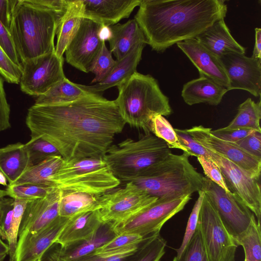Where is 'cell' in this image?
Returning a JSON list of instances; mask_svg holds the SVG:
<instances>
[{"label":"cell","mask_w":261,"mask_h":261,"mask_svg":"<svg viewBox=\"0 0 261 261\" xmlns=\"http://www.w3.org/2000/svg\"><path fill=\"white\" fill-rule=\"evenodd\" d=\"M7 196H8V194L6 190L0 189V200Z\"/></svg>","instance_id":"57"},{"label":"cell","mask_w":261,"mask_h":261,"mask_svg":"<svg viewBox=\"0 0 261 261\" xmlns=\"http://www.w3.org/2000/svg\"><path fill=\"white\" fill-rule=\"evenodd\" d=\"M208 150L211 159L219 167L229 191L253 213L257 218V221L260 223L261 190L259 179L250 177L226 158Z\"/></svg>","instance_id":"13"},{"label":"cell","mask_w":261,"mask_h":261,"mask_svg":"<svg viewBox=\"0 0 261 261\" xmlns=\"http://www.w3.org/2000/svg\"><path fill=\"white\" fill-rule=\"evenodd\" d=\"M150 132L164 141L170 149H180L188 154L186 148L180 143L174 128L163 116L158 115L153 118L150 126Z\"/></svg>","instance_id":"35"},{"label":"cell","mask_w":261,"mask_h":261,"mask_svg":"<svg viewBox=\"0 0 261 261\" xmlns=\"http://www.w3.org/2000/svg\"><path fill=\"white\" fill-rule=\"evenodd\" d=\"M139 6L134 19L157 52L195 39L227 11L223 0H141Z\"/></svg>","instance_id":"2"},{"label":"cell","mask_w":261,"mask_h":261,"mask_svg":"<svg viewBox=\"0 0 261 261\" xmlns=\"http://www.w3.org/2000/svg\"><path fill=\"white\" fill-rule=\"evenodd\" d=\"M69 218L58 217L43 229L18 237L14 261H41L54 243Z\"/></svg>","instance_id":"17"},{"label":"cell","mask_w":261,"mask_h":261,"mask_svg":"<svg viewBox=\"0 0 261 261\" xmlns=\"http://www.w3.org/2000/svg\"><path fill=\"white\" fill-rule=\"evenodd\" d=\"M145 238L135 233H122L115 237L95 251L106 252L122 249L140 244Z\"/></svg>","instance_id":"40"},{"label":"cell","mask_w":261,"mask_h":261,"mask_svg":"<svg viewBox=\"0 0 261 261\" xmlns=\"http://www.w3.org/2000/svg\"><path fill=\"white\" fill-rule=\"evenodd\" d=\"M57 188L33 184L8 185L6 189L8 196L13 199L28 201L46 196Z\"/></svg>","instance_id":"36"},{"label":"cell","mask_w":261,"mask_h":261,"mask_svg":"<svg viewBox=\"0 0 261 261\" xmlns=\"http://www.w3.org/2000/svg\"><path fill=\"white\" fill-rule=\"evenodd\" d=\"M24 147L29 155L30 166L37 165L49 156L60 155L53 145L38 136L31 137L24 144Z\"/></svg>","instance_id":"37"},{"label":"cell","mask_w":261,"mask_h":261,"mask_svg":"<svg viewBox=\"0 0 261 261\" xmlns=\"http://www.w3.org/2000/svg\"><path fill=\"white\" fill-rule=\"evenodd\" d=\"M100 195L63 191L59 205V216L70 218L80 213L100 208Z\"/></svg>","instance_id":"30"},{"label":"cell","mask_w":261,"mask_h":261,"mask_svg":"<svg viewBox=\"0 0 261 261\" xmlns=\"http://www.w3.org/2000/svg\"><path fill=\"white\" fill-rule=\"evenodd\" d=\"M101 25L83 18L76 33L65 50L67 63L79 70L89 72L91 64L105 42L98 36Z\"/></svg>","instance_id":"15"},{"label":"cell","mask_w":261,"mask_h":261,"mask_svg":"<svg viewBox=\"0 0 261 261\" xmlns=\"http://www.w3.org/2000/svg\"><path fill=\"white\" fill-rule=\"evenodd\" d=\"M197 158L203 169L205 177L224 189L226 192H230L218 165L211 158L208 159L203 156Z\"/></svg>","instance_id":"45"},{"label":"cell","mask_w":261,"mask_h":261,"mask_svg":"<svg viewBox=\"0 0 261 261\" xmlns=\"http://www.w3.org/2000/svg\"><path fill=\"white\" fill-rule=\"evenodd\" d=\"M99 198L100 208L98 212L102 222L113 224L129 219L158 199L132 182L112 189Z\"/></svg>","instance_id":"8"},{"label":"cell","mask_w":261,"mask_h":261,"mask_svg":"<svg viewBox=\"0 0 261 261\" xmlns=\"http://www.w3.org/2000/svg\"><path fill=\"white\" fill-rule=\"evenodd\" d=\"M186 130L204 147L226 158L250 177L259 179L261 159L250 154L234 142L215 137L212 134L210 128L198 125Z\"/></svg>","instance_id":"14"},{"label":"cell","mask_w":261,"mask_h":261,"mask_svg":"<svg viewBox=\"0 0 261 261\" xmlns=\"http://www.w3.org/2000/svg\"><path fill=\"white\" fill-rule=\"evenodd\" d=\"M234 143L250 154L261 159V132L254 131Z\"/></svg>","instance_id":"46"},{"label":"cell","mask_w":261,"mask_h":261,"mask_svg":"<svg viewBox=\"0 0 261 261\" xmlns=\"http://www.w3.org/2000/svg\"><path fill=\"white\" fill-rule=\"evenodd\" d=\"M176 44L197 68L199 76L210 79L228 88L229 80L219 57L195 39L186 40Z\"/></svg>","instance_id":"20"},{"label":"cell","mask_w":261,"mask_h":261,"mask_svg":"<svg viewBox=\"0 0 261 261\" xmlns=\"http://www.w3.org/2000/svg\"><path fill=\"white\" fill-rule=\"evenodd\" d=\"M62 17L30 0H16L9 31L21 63L55 51L54 38Z\"/></svg>","instance_id":"3"},{"label":"cell","mask_w":261,"mask_h":261,"mask_svg":"<svg viewBox=\"0 0 261 261\" xmlns=\"http://www.w3.org/2000/svg\"><path fill=\"white\" fill-rule=\"evenodd\" d=\"M7 181L5 175L0 171V185L7 187Z\"/></svg>","instance_id":"55"},{"label":"cell","mask_w":261,"mask_h":261,"mask_svg":"<svg viewBox=\"0 0 261 261\" xmlns=\"http://www.w3.org/2000/svg\"><path fill=\"white\" fill-rule=\"evenodd\" d=\"M91 93L84 90L81 84L70 81L66 77L56 84L45 93L38 97L36 105H51L70 102Z\"/></svg>","instance_id":"29"},{"label":"cell","mask_w":261,"mask_h":261,"mask_svg":"<svg viewBox=\"0 0 261 261\" xmlns=\"http://www.w3.org/2000/svg\"><path fill=\"white\" fill-rule=\"evenodd\" d=\"M8 254L7 253L0 254V261H4L6 256Z\"/></svg>","instance_id":"58"},{"label":"cell","mask_w":261,"mask_h":261,"mask_svg":"<svg viewBox=\"0 0 261 261\" xmlns=\"http://www.w3.org/2000/svg\"><path fill=\"white\" fill-rule=\"evenodd\" d=\"M4 78L0 74V132L10 127V108L7 100Z\"/></svg>","instance_id":"48"},{"label":"cell","mask_w":261,"mask_h":261,"mask_svg":"<svg viewBox=\"0 0 261 261\" xmlns=\"http://www.w3.org/2000/svg\"><path fill=\"white\" fill-rule=\"evenodd\" d=\"M16 2V0H0V21L8 30Z\"/></svg>","instance_id":"51"},{"label":"cell","mask_w":261,"mask_h":261,"mask_svg":"<svg viewBox=\"0 0 261 261\" xmlns=\"http://www.w3.org/2000/svg\"><path fill=\"white\" fill-rule=\"evenodd\" d=\"M210 51L220 58L230 53L245 54L246 48L232 36L224 19L208 27L195 38Z\"/></svg>","instance_id":"23"},{"label":"cell","mask_w":261,"mask_h":261,"mask_svg":"<svg viewBox=\"0 0 261 261\" xmlns=\"http://www.w3.org/2000/svg\"><path fill=\"white\" fill-rule=\"evenodd\" d=\"M117 234L112 223H102L90 239L55 249L50 246L43 254L41 261H75L94 252Z\"/></svg>","instance_id":"19"},{"label":"cell","mask_w":261,"mask_h":261,"mask_svg":"<svg viewBox=\"0 0 261 261\" xmlns=\"http://www.w3.org/2000/svg\"><path fill=\"white\" fill-rule=\"evenodd\" d=\"M115 99L121 116L131 127L150 133L153 118L168 116L172 109L169 98L161 91L158 81L150 74L137 71L117 86Z\"/></svg>","instance_id":"4"},{"label":"cell","mask_w":261,"mask_h":261,"mask_svg":"<svg viewBox=\"0 0 261 261\" xmlns=\"http://www.w3.org/2000/svg\"><path fill=\"white\" fill-rule=\"evenodd\" d=\"M98 36L102 41H109L112 36V31L110 26L101 25L99 30Z\"/></svg>","instance_id":"53"},{"label":"cell","mask_w":261,"mask_h":261,"mask_svg":"<svg viewBox=\"0 0 261 261\" xmlns=\"http://www.w3.org/2000/svg\"><path fill=\"white\" fill-rule=\"evenodd\" d=\"M51 183L62 191L101 195L121 182L103 158H89L64 161Z\"/></svg>","instance_id":"7"},{"label":"cell","mask_w":261,"mask_h":261,"mask_svg":"<svg viewBox=\"0 0 261 261\" xmlns=\"http://www.w3.org/2000/svg\"><path fill=\"white\" fill-rule=\"evenodd\" d=\"M3 212V198L0 200V226Z\"/></svg>","instance_id":"56"},{"label":"cell","mask_w":261,"mask_h":261,"mask_svg":"<svg viewBox=\"0 0 261 261\" xmlns=\"http://www.w3.org/2000/svg\"><path fill=\"white\" fill-rule=\"evenodd\" d=\"M140 244L113 251L106 252L94 251L75 261H125L128 257L135 253Z\"/></svg>","instance_id":"41"},{"label":"cell","mask_w":261,"mask_h":261,"mask_svg":"<svg viewBox=\"0 0 261 261\" xmlns=\"http://www.w3.org/2000/svg\"><path fill=\"white\" fill-rule=\"evenodd\" d=\"M229 80L228 91H248L258 97L261 94V60L245 54L230 53L219 58Z\"/></svg>","instance_id":"16"},{"label":"cell","mask_w":261,"mask_h":261,"mask_svg":"<svg viewBox=\"0 0 261 261\" xmlns=\"http://www.w3.org/2000/svg\"><path fill=\"white\" fill-rule=\"evenodd\" d=\"M34 5L54 11L62 16L65 13L69 0H30Z\"/></svg>","instance_id":"50"},{"label":"cell","mask_w":261,"mask_h":261,"mask_svg":"<svg viewBox=\"0 0 261 261\" xmlns=\"http://www.w3.org/2000/svg\"><path fill=\"white\" fill-rule=\"evenodd\" d=\"M198 193V197L195 202L188 220L181 244L179 247L176 250L177 253L176 256H177L181 254L195 233L197 227L200 210L204 196V192L202 191H199Z\"/></svg>","instance_id":"42"},{"label":"cell","mask_w":261,"mask_h":261,"mask_svg":"<svg viewBox=\"0 0 261 261\" xmlns=\"http://www.w3.org/2000/svg\"><path fill=\"white\" fill-rule=\"evenodd\" d=\"M25 123L31 137L49 142L65 162L103 158L126 124L115 100L100 93L65 103L34 104L28 110Z\"/></svg>","instance_id":"1"},{"label":"cell","mask_w":261,"mask_h":261,"mask_svg":"<svg viewBox=\"0 0 261 261\" xmlns=\"http://www.w3.org/2000/svg\"><path fill=\"white\" fill-rule=\"evenodd\" d=\"M8 246L3 241L0 235V254L7 253L8 254Z\"/></svg>","instance_id":"54"},{"label":"cell","mask_w":261,"mask_h":261,"mask_svg":"<svg viewBox=\"0 0 261 261\" xmlns=\"http://www.w3.org/2000/svg\"><path fill=\"white\" fill-rule=\"evenodd\" d=\"M62 193V191L56 188L43 197L28 201L18 237L27 232H36L59 217V205Z\"/></svg>","instance_id":"18"},{"label":"cell","mask_w":261,"mask_h":261,"mask_svg":"<svg viewBox=\"0 0 261 261\" xmlns=\"http://www.w3.org/2000/svg\"><path fill=\"white\" fill-rule=\"evenodd\" d=\"M112 54L103 42L101 49L89 69V72H92L95 75L91 84L101 82L110 73L116 61L113 58Z\"/></svg>","instance_id":"39"},{"label":"cell","mask_w":261,"mask_h":261,"mask_svg":"<svg viewBox=\"0 0 261 261\" xmlns=\"http://www.w3.org/2000/svg\"><path fill=\"white\" fill-rule=\"evenodd\" d=\"M190 155L170 153L154 164L146 176L134 183L161 199L180 198L202 191L203 177L190 163Z\"/></svg>","instance_id":"6"},{"label":"cell","mask_w":261,"mask_h":261,"mask_svg":"<svg viewBox=\"0 0 261 261\" xmlns=\"http://www.w3.org/2000/svg\"><path fill=\"white\" fill-rule=\"evenodd\" d=\"M64 161L60 155L49 156L39 164L29 167L11 185L33 184L54 187L51 180Z\"/></svg>","instance_id":"31"},{"label":"cell","mask_w":261,"mask_h":261,"mask_svg":"<svg viewBox=\"0 0 261 261\" xmlns=\"http://www.w3.org/2000/svg\"><path fill=\"white\" fill-rule=\"evenodd\" d=\"M83 18L82 0H69L67 10L60 20L57 32L55 53L63 58L65 50L76 33Z\"/></svg>","instance_id":"27"},{"label":"cell","mask_w":261,"mask_h":261,"mask_svg":"<svg viewBox=\"0 0 261 261\" xmlns=\"http://www.w3.org/2000/svg\"><path fill=\"white\" fill-rule=\"evenodd\" d=\"M141 0H82L83 18L107 26L128 18Z\"/></svg>","instance_id":"21"},{"label":"cell","mask_w":261,"mask_h":261,"mask_svg":"<svg viewBox=\"0 0 261 261\" xmlns=\"http://www.w3.org/2000/svg\"><path fill=\"white\" fill-rule=\"evenodd\" d=\"M110 27L112 31L111 38L108 41L110 50L116 60L122 59L135 45L147 44L145 36L135 19Z\"/></svg>","instance_id":"26"},{"label":"cell","mask_w":261,"mask_h":261,"mask_svg":"<svg viewBox=\"0 0 261 261\" xmlns=\"http://www.w3.org/2000/svg\"><path fill=\"white\" fill-rule=\"evenodd\" d=\"M30 166L24 144L20 142L0 148V171L11 185Z\"/></svg>","instance_id":"28"},{"label":"cell","mask_w":261,"mask_h":261,"mask_svg":"<svg viewBox=\"0 0 261 261\" xmlns=\"http://www.w3.org/2000/svg\"><path fill=\"white\" fill-rule=\"evenodd\" d=\"M172 261H210L198 225L181 254L175 256Z\"/></svg>","instance_id":"38"},{"label":"cell","mask_w":261,"mask_h":261,"mask_svg":"<svg viewBox=\"0 0 261 261\" xmlns=\"http://www.w3.org/2000/svg\"><path fill=\"white\" fill-rule=\"evenodd\" d=\"M64 58L55 51L21 63L19 84L22 92L39 96L66 77L63 71Z\"/></svg>","instance_id":"12"},{"label":"cell","mask_w":261,"mask_h":261,"mask_svg":"<svg viewBox=\"0 0 261 261\" xmlns=\"http://www.w3.org/2000/svg\"><path fill=\"white\" fill-rule=\"evenodd\" d=\"M233 239L238 246L243 247L245 258L249 261H261L260 223L255 217L243 233Z\"/></svg>","instance_id":"33"},{"label":"cell","mask_w":261,"mask_h":261,"mask_svg":"<svg viewBox=\"0 0 261 261\" xmlns=\"http://www.w3.org/2000/svg\"><path fill=\"white\" fill-rule=\"evenodd\" d=\"M102 222L98 210L84 212L70 217L55 243L63 247L93 237Z\"/></svg>","instance_id":"24"},{"label":"cell","mask_w":261,"mask_h":261,"mask_svg":"<svg viewBox=\"0 0 261 261\" xmlns=\"http://www.w3.org/2000/svg\"><path fill=\"white\" fill-rule=\"evenodd\" d=\"M244 261H249L248 259L245 257Z\"/></svg>","instance_id":"59"},{"label":"cell","mask_w":261,"mask_h":261,"mask_svg":"<svg viewBox=\"0 0 261 261\" xmlns=\"http://www.w3.org/2000/svg\"><path fill=\"white\" fill-rule=\"evenodd\" d=\"M172 153L166 143L151 133L138 140L127 138L112 144L103 159L121 182L144 178L150 168Z\"/></svg>","instance_id":"5"},{"label":"cell","mask_w":261,"mask_h":261,"mask_svg":"<svg viewBox=\"0 0 261 261\" xmlns=\"http://www.w3.org/2000/svg\"><path fill=\"white\" fill-rule=\"evenodd\" d=\"M166 245L167 241L160 234L147 237L125 261H160L165 253Z\"/></svg>","instance_id":"34"},{"label":"cell","mask_w":261,"mask_h":261,"mask_svg":"<svg viewBox=\"0 0 261 261\" xmlns=\"http://www.w3.org/2000/svg\"><path fill=\"white\" fill-rule=\"evenodd\" d=\"M261 102H255L248 98L238 108L237 113L225 127L229 129H245L261 132Z\"/></svg>","instance_id":"32"},{"label":"cell","mask_w":261,"mask_h":261,"mask_svg":"<svg viewBox=\"0 0 261 261\" xmlns=\"http://www.w3.org/2000/svg\"><path fill=\"white\" fill-rule=\"evenodd\" d=\"M227 88L214 81L204 76L190 81L185 84L181 91V96L188 105L204 103L217 106Z\"/></svg>","instance_id":"25"},{"label":"cell","mask_w":261,"mask_h":261,"mask_svg":"<svg viewBox=\"0 0 261 261\" xmlns=\"http://www.w3.org/2000/svg\"><path fill=\"white\" fill-rule=\"evenodd\" d=\"M255 41L252 58L261 60V29H255Z\"/></svg>","instance_id":"52"},{"label":"cell","mask_w":261,"mask_h":261,"mask_svg":"<svg viewBox=\"0 0 261 261\" xmlns=\"http://www.w3.org/2000/svg\"><path fill=\"white\" fill-rule=\"evenodd\" d=\"M254 130L245 129H229L225 127L212 130V134L215 137L224 141L236 142Z\"/></svg>","instance_id":"49"},{"label":"cell","mask_w":261,"mask_h":261,"mask_svg":"<svg viewBox=\"0 0 261 261\" xmlns=\"http://www.w3.org/2000/svg\"><path fill=\"white\" fill-rule=\"evenodd\" d=\"M145 45L144 43L135 45L122 59L116 60L112 70L103 80L93 85H81L82 87L91 93L101 94L110 88L118 86L137 71Z\"/></svg>","instance_id":"22"},{"label":"cell","mask_w":261,"mask_h":261,"mask_svg":"<svg viewBox=\"0 0 261 261\" xmlns=\"http://www.w3.org/2000/svg\"><path fill=\"white\" fill-rule=\"evenodd\" d=\"M191 195L172 199H158L152 204L121 223L113 224L117 234L130 233L144 238L160 234L165 223L182 211Z\"/></svg>","instance_id":"9"},{"label":"cell","mask_w":261,"mask_h":261,"mask_svg":"<svg viewBox=\"0 0 261 261\" xmlns=\"http://www.w3.org/2000/svg\"><path fill=\"white\" fill-rule=\"evenodd\" d=\"M0 46L13 62L21 67V62L16 52L9 31L1 21Z\"/></svg>","instance_id":"47"},{"label":"cell","mask_w":261,"mask_h":261,"mask_svg":"<svg viewBox=\"0 0 261 261\" xmlns=\"http://www.w3.org/2000/svg\"><path fill=\"white\" fill-rule=\"evenodd\" d=\"M198 225L210 261H236L238 246L204 193Z\"/></svg>","instance_id":"10"},{"label":"cell","mask_w":261,"mask_h":261,"mask_svg":"<svg viewBox=\"0 0 261 261\" xmlns=\"http://www.w3.org/2000/svg\"><path fill=\"white\" fill-rule=\"evenodd\" d=\"M22 68L9 58L0 46V74L8 83L19 84Z\"/></svg>","instance_id":"44"},{"label":"cell","mask_w":261,"mask_h":261,"mask_svg":"<svg viewBox=\"0 0 261 261\" xmlns=\"http://www.w3.org/2000/svg\"><path fill=\"white\" fill-rule=\"evenodd\" d=\"M177 138L188 151L190 156L210 159L208 150L196 141L186 129L174 128Z\"/></svg>","instance_id":"43"},{"label":"cell","mask_w":261,"mask_h":261,"mask_svg":"<svg viewBox=\"0 0 261 261\" xmlns=\"http://www.w3.org/2000/svg\"><path fill=\"white\" fill-rule=\"evenodd\" d=\"M202 191L208 198L223 225L233 238L243 233L255 217L253 213L232 193L203 177Z\"/></svg>","instance_id":"11"}]
</instances>
